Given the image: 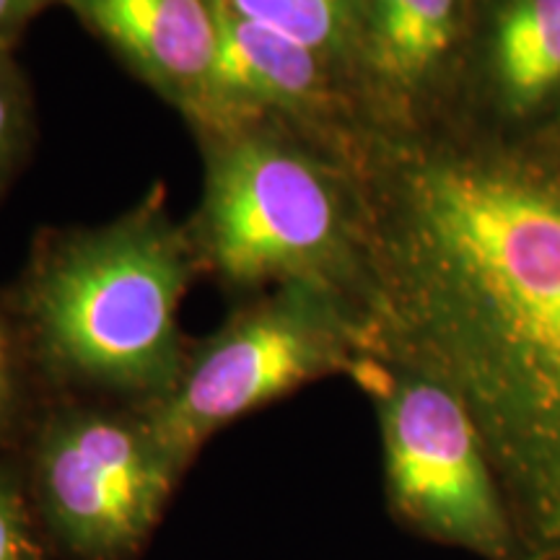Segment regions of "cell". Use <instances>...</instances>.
I'll use <instances>...</instances> for the list:
<instances>
[{"label":"cell","mask_w":560,"mask_h":560,"mask_svg":"<svg viewBox=\"0 0 560 560\" xmlns=\"http://www.w3.org/2000/svg\"><path fill=\"white\" fill-rule=\"evenodd\" d=\"M361 359L416 371L470 412L524 560H560V170L441 112L371 128Z\"/></svg>","instance_id":"1"},{"label":"cell","mask_w":560,"mask_h":560,"mask_svg":"<svg viewBox=\"0 0 560 560\" xmlns=\"http://www.w3.org/2000/svg\"><path fill=\"white\" fill-rule=\"evenodd\" d=\"M198 278L161 185L104 223L42 229L9 291L52 400L164 402L192 342L179 312Z\"/></svg>","instance_id":"2"},{"label":"cell","mask_w":560,"mask_h":560,"mask_svg":"<svg viewBox=\"0 0 560 560\" xmlns=\"http://www.w3.org/2000/svg\"><path fill=\"white\" fill-rule=\"evenodd\" d=\"M192 136L202 185L185 223L200 276L231 301L310 283L359 312L361 198L353 164L270 125H223Z\"/></svg>","instance_id":"3"},{"label":"cell","mask_w":560,"mask_h":560,"mask_svg":"<svg viewBox=\"0 0 560 560\" xmlns=\"http://www.w3.org/2000/svg\"><path fill=\"white\" fill-rule=\"evenodd\" d=\"M26 490L50 552L136 560L187 470L149 410L52 400L21 450Z\"/></svg>","instance_id":"4"},{"label":"cell","mask_w":560,"mask_h":560,"mask_svg":"<svg viewBox=\"0 0 560 560\" xmlns=\"http://www.w3.org/2000/svg\"><path fill=\"white\" fill-rule=\"evenodd\" d=\"M361 359L359 319L338 293L285 283L231 301L226 319L192 340L153 429L185 470L221 429Z\"/></svg>","instance_id":"5"},{"label":"cell","mask_w":560,"mask_h":560,"mask_svg":"<svg viewBox=\"0 0 560 560\" xmlns=\"http://www.w3.org/2000/svg\"><path fill=\"white\" fill-rule=\"evenodd\" d=\"M355 382L380 418L387 503L425 540L486 560H524L506 499L470 412L416 371L359 359Z\"/></svg>","instance_id":"6"},{"label":"cell","mask_w":560,"mask_h":560,"mask_svg":"<svg viewBox=\"0 0 560 560\" xmlns=\"http://www.w3.org/2000/svg\"><path fill=\"white\" fill-rule=\"evenodd\" d=\"M219 3V0H215ZM219 58L190 130L270 125L353 164L374 128L342 70L310 47L219 5Z\"/></svg>","instance_id":"7"},{"label":"cell","mask_w":560,"mask_h":560,"mask_svg":"<svg viewBox=\"0 0 560 560\" xmlns=\"http://www.w3.org/2000/svg\"><path fill=\"white\" fill-rule=\"evenodd\" d=\"M462 37V0H359L355 89L376 128L444 112Z\"/></svg>","instance_id":"8"},{"label":"cell","mask_w":560,"mask_h":560,"mask_svg":"<svg viewBox=\"0 0 560 560\" xmlns=\"http://www.w3.org/2000/svg\"><path fill=\"white\" fill-rule=\"evenodd\" d=\"M161 102L190 122L219 58L215 0H60Z\"/></svg>","instance_id":"9"},{"label":"cell","mask_w":560,"mask_h":560,"mask_svg":"<svg viewBox=\"0 0 560 560\" xmlns=\"http://www.w3.org/2000/svg\"><path fill=\"white\" fill-rule=\"evenodd\" d=\"M482 81L509 117L560 100V0H501L482 50Z\"/></svg>","instance_id":"10"},{"label":"cell","mask_w":560,"mask_h":560,"mask_svg":"<svg viewBox=\"0 0 560 560\" xmlns=\"http://www.w3.org/2000/svg\"><path fill=\"white\" fill-rule=\"evenodd\" d=\"M219 5L310 47L342 70L355 86L359 0H219Z\"/></svg>","instance_id":"11"},{"label":"cell","mask_w":560,"mask_h":560,"mask_svg":"<svg viewBox=\"0 0 560 560\" xmlns=\"http://www.w3.org/2000/svg\"><path fill=\"white\" fill-rule=\"evenodd\" d=\"M50 402L9 285H0V454H21Z\"/></svg>","instance_id":"12"},{"label":"cell","mask_w":560,"mask_h":560,"mask_svg":"<svg viewBox=\"0 0 560 560\" xmlns=\"http://www.w3.org/2000/svg\"><path fill=\"white\" fill-rule=\"evenodd\" d=\"M37 117L26 73L13 52L0 55V200L24 170L34 149Z\"/></svg>","instance_id":"13"},{"label":"cell","mask_w":560,"mask_h":560,"mask_svg":"<svg viewBox=\"0 0 560 560\" xmlns=\"http://www.w3.org/2000/svg\"><path fill=\"white\" fill-rule=\"evenodd\" d=\"M45 535L34 516L21 454H0V560H47Z\"/></svg>","instance_id":"14"},{"label":"cell","mask_w":560,"mask_h":560,"mask_svg":"<svg viewBox=\"0 0 560 560\" xmlns=\"http://www.w3.org/2000/svg\"><path fill=\"white\" fill-rule=\"evenodd\" d=\"M50 5H60V0H0V55L16 50L26 26Z\"/></svg>","instance_id":"15"}]
</instances>
